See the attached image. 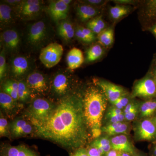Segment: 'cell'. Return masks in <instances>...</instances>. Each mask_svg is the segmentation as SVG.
<instances>
[{"label":"cell","mask_w":156,"mask_h":156,"mask_svg":"<svg viewBox=\"0 0 156 156\" xmlns=\"http://www.w3.org/2000/svg\"><path fill=\"white\" fill-rule=\"evenodd\" d=\"M34 126L35 136L72 150L83 147L90 134L84 117L82 94L74 92L59 99L48 119Z\"/></svg>","instance_id":"1"},{"label":"cell","mask_w":156,"mask_h":156,"mask_svg":"<svg viewBox=\"0 0 156 156\" xmlns=\"http://www.w3.org/2000/svg\"><path fill=\"white\" fill-rule=\"evenodd\" d=\"M82 94L84 117L88 128L91 131L101 129L109 102L106 95L94 83L88 85Z\"/></svg>","instance_id":"2"},{"label":"cell","mask_w":156,"mask_h":156,"mask_svg":"<svg viewBox=\"0 0 156 156\" xmlns=\"http://www.w3.org/2000/svg\"><path fill=\"white\" fill-rule=\"evenodd\" d=\"M50 37V27L44 20H39L27 26L25 40L31 50H41L48 45Z\"/></svg>","instance_id":"3"},{"label":"cell","mask_w":156,"mask_h":156,"mask_svg":"<svg viewBox=\"0 0 156 156\" xmlns=\"http://www.w3.org/2000/svg\"><path fill=\"white\" fill-rule=\"evenodd\" d=\"M56 104L44 98H37L32 101L24 114V118L33 126L43 122L48 119Z\"/></svg>","instance_id":"4"},{"label":"cell","mask_w":156,"mask_h":156,"mask_svg":"<svg viewBox=\"0 0 156 156\" xmlns=\"http://www.w3.org/2000/svg\"><path fill=\"white\" fill-rule=\"evenodd\" d=\"M74 81L67 71L56 73L50 82V92L59 99L74 92Z\"/></svg>","instance_id":"5"},{"label":"cell","mask_w":156,"mask_h":156,"mask_svg":"<svg viewBox=\"0 0 156 156\" xmlns=\"http://www.w3.org/2000/svg\"><path fill=\"white\" fill-rule=\"evenodd\" d=\"M130 95L133 99L138 98L143 100L156 97L155 82L150 70L145 76L134 82Z\"/></svg>","instance_id":"6"},{"label":"cell","mask_w":156,"mask_h":156,"mask_svg":"<svg viewBox=\"0 0 156 156\" xmlns=\"http://www.w3.org/2000/svg\"><path fill=\"white\" fill-rule=\"evenodd\" d=\"M25 81L31 97L45 96L50 92V82L47 76L41 73L31 72L27 76Z\"/></svg>","instance_id":"7"},{"label":"cell","mask_w":156,"mask_h":156,"mask_svg":"<svg viewBox=\"0 0 156 156\" xmlns=\"http://www.w3.org/2000/svg\"><path fill=\"white\" fill-rule=\"evenodd\" d=\"M132 128L136 141L151 143L156 141V125L152 119L135 120Z\"/></svg>","instance_id":"8"},{"label":"cell","mask_w":156,"mask_h":156,"mask_svg":"<svg viewBox=\"0 0 156 156\" xmlns=\"http://www.w3.org/2000/svg\"><path fill=\"white\" fill-rule=\"evenodd\" d=\"M63 53L62 45L53 42L42 48L40 52L39 58L46 67L51 68L60 62Z\"/></svg>","instance_id":"9"},{"label":"cell","mask_w":156,"mask_h":156,"mask_svg":"<svg viewBox=\"0 0 156 156\" xmlns=\"http://www.w3.org/2000/svg\"><path fill=\"white\" fill-rule=\"evenodd\" d=\"M93 83L100 87L103 91L111 104L120 97L128 94L123 87L106 80L95 79L93 80Z\"/></svg>","instance_id":"10"},{"label":"cell","mask_w":156,"mask_h":156,"mask_svg":"<svg viewBox=\"0 0 156 156\" xmlns=\"http://www.w3.org/2000/svg\"><path fill=\"white\" fill-rule=\"evenodd\" d=\"M30 60L27 57L18 56L11 60L10 65V73L14 80H18L28 75L31 70Z\"/></svg>","instance_id":"11"},{"label":"cell","mask_w":156,"mask_h":156,"mask_svg":"<svg viewBox=\"0 0 156 156\" xmlns=\"http://www.w3.org/2000/svg\"><path fill=\"white\" fill-rule=\"evenodd\" d=\"M1 42L6 52L13 54L19 50L21 39L16 30L9 29L1 33Z\"/></svg>","instance_id":"12"},{"label":"cell","mask_w":156,"mask_h":156,"mask_svg":"<svg viewBox=\"0 0 156 156\" xmlns=\"http://www.w3.org/2000/svg\"><path fill=\"white\" fill-rule=\"evenodd\" d=\"M27 120L23 118H17L10 124L9 130L11 137L16 138L34 134V127L30 122Z\"/></svg>","instance_id":"13"},{"label":"cell","mask_w":156,"mask_h":156,"mask_svg":"<svg viewBox=\"0 0 156 156\" xmlns=\"http://www.w3.org/2000/svg\"><path fill=\"white\" fill-rule=\"evenodd\" d=\"M69 5L63 2L62 0L50 2L48 7V12L53 21L56 23L66 19L69 11Z\"/></svg>","instance_id":"14"},{"label":"cell","mask_w":156,"mask_h":156,"mask_svg":"<svg viewBox=\"0 0 156 156\" xmlns=\"http://www.w3.org/2000/svg\"><path fill=\"white\" fill-rule=\"evenodd\" d=\"M112 149L114 150L126 152L133 155L137 150L134 147L127 134H120L111 136Z\"/></svg>","instance_id":"15"},{"label":"cell","mask_w":156,"mask_h":156,"mask_svg":"<svg viewBox=\"0 0 156 156\" xmlns=\"http://www.w3.org/2000/svg\"><path fill=\"white\" fill-rule=\"evenodd\" d=\"M15 8V15L23 20H29L36 18L41 14L44 9L43 5L25 6L20 4Z\"/></svg>","instance_id":"16"},{"label":"cell","mask_w":156,"mask_h":156,"mask_svg":"<svg viewBox=\"0 0 156 156\" xmlns=\"http://www.w3.org/2000/svg\"><path fill=\"white\" fill-rule=\"evenodd\" d=\"M130 123L124 122L106 124L101 127V132L110 137L120 134L128 135L131 131Z\"/></svg>","instance_id":"17"},{"label":"cell","mask_w":156,"mask_h":156,"mask_svg":"<svg viewBox=\"0 0 156 156\" xmlns=\"http://www.w3.org/2000/svg\"><path fill=\"white\" fill-rule=\"evenodd\" d=\"M1 156H39L35 152L24 145L1 147Z\"/></svg>","instance_id":"18"},{"label":"cell","mask_w":156,"mask_h":156,"mask_svg":"<svg viewBox=\"0 0 156 156\" xmlns=\"http://www.w3.org/2000/svg\"><path fill=\"white\" fill-rule=\"evenodd\" d=\"M76 8V14L79 19L83 22H88L100 15V9L81 2Z\"/></svg>","instance_id":"19"},{"label":"cell","mask_w":156,"mask_h":156,"mask_svg":"<svg viewBox=\"0 0 156 156\" xmlns=\"http://www.w3.org/2000/svg\"><path fill=\"white\" fill-rule=\"evenodd\" d=\"M156 113V97L143 100L140 102L139 114L137 119H151Z\"/></svg>","instance_id":"20"},{"label":"cell","mask_w":156,"mask_h":156,"mask_svg":"<svg viewBox=\"0 0 156 156\" xmlns=\"http://www.w3.org/2000/svg\"><path fill=\"white\" fill-rule=\"evenodd\" d=\"M66 62L69 69H75L80 67L84 62L83 53L82 50L77 48H72L67 53Z\"/></svg>","instance_id":"21"},{"label":"cell","mask_w":156,"mask_h":156,"mask_svg":"<svg viewBox=\"0 0 156 156\" xmlns=\"http://www.w3.org/2000/svg\"><path fill=\"white\" fill-rule=\"evenodd\" d=\"M17 101L3 92L0 93V105L2 109L9 117H12L17 111Z\"/></svg>","instance_id":"22"},{"label":"cell","mask_w":156,"mask_h":156,"mask_svg":"<svg viewBox=\"0 0 156 156\" xmlns=\"http://www.w3.org/2000/svg\"><path fill=\"white\" fill-rule=\"evenodd\" d=\"M57 30L59 36L66 41H69L75 37V27L68 20L58 23Z\"/></svg>","instance_id":"23"},{"label":"cell","mask_w":156,"mask_h":156,"mask_svg":"<svg viewBox=\"0 0 156 156\" xmlns=\"http://www.w3.org/2000/svg\"><path fill=\"white\" fill-rule=\"evenodd\" d=\"M14 11L11 6L2 3L0 5V23L1 28H5L14 21Z\"/></svg>","instance_id":"24"},{"label":"cell","mask_w":156,"mask_h":156,"mask_svg":"<svg viewBox=\"0 0 156 156\" xmlns=\"http://www.w3.org/2000/svg\"><path fill=\"white\" fill-rule=\"evenodd\" d=\"M131 9L132 8L130 6L116 4L109 9V16L112 20L115 22L130 14Z\"/></svg>","instance_id":"25"},{"label":"cell","mask_w":156,"mask_h":156,"mask_svg":"<svg viewBox=\"0 0 156 156\" xmlns=\"http://www.w3.org/2000/svg\"><path fill=\"white\" fill-rule=\"evenodd\" d=\"M97 40L98 43L105 49L111 47L115 41V32L113 27H108L97 35Z\"/></svg>","instance_id":"26"},{"label":"cell","mask_w":156,"mask_h":156,"mask_svg":"<svg viewBox=\"0 0 156 156\" xmlns=\"http://www.w3.org/2000/svg\"><path fill=\"white\" fill-rule=\"evenodd\" d=\"M105 52V48L99 43L94 44L87 50L85 61L87 63L97 61L103 57Z\"/></svg>","instance_id":"27"},{"label":"cell","mask_w":156,"mask_h":156,"mask_svg":"<svg viewBox=\"0 0 156 156\" xmlns=\"http://www.w3.org/2000/svg\"><path fill=\"white\" fill-rule=\"evenodd\" d=\"M107 27L106 22L101 15L93 18L87 23V27L91 30L96 35Z\"/></svg>","instance_id":"28"},{"label":"cell","mask_w":156,"mask_h":156,"mask_svg":"<svg viewBox=\"0 0 156 156\" xmlns=\"http://www.w3.org/2000/svg\"><path fill=\"white\" fill-rule=\"evenodd\" d=\"M18 88L17 90L18 101L22 102L28 101L31 97L30 90L26 83L25 80H18Z\"/></svg>","instance_id":"29"},{"label":"cell","mask_w":156,"mask_h":156,"mask_svg":"<svg viewBox=\"0 0 156 156\" xmlns=\"http://www.w3.org/2000/svg\"><path fill=\"white\" fill-rule=\"evenodd\" d=\"M90 145L102 149L105 154L112 149L110 137L106 135L95 138Z\"/></svg>","instance_id":"30"},{"label":"cell","mask_w":156,"mask_h":156,"mask_svg":"<svg viewBox=\"0 0 156 156\" xmlns=\"http://www.w3.org/2000/svg\"><path fill=\"white\" fill-rule=\"evenodd\" d=\"M144 14L150 23L156 22V0H149L145 2Z\"/></svg>","instance_id":"31"},{"label":"cell","mask_w":156,"mask_h":156,"mask_svg":"<svg viewBox=\"0 0 156 156\" xmlns=\"http://www.w3.org/2000/svg\"><path fill=\"white\" fill-rule=\"evenodd\" d=\"M18 81L14 79H9L4 83L2 86V92L8 94L11 97H16L17 94Z\"/></svg>","instance_id":"32"},{"label":"cell","mask_w":156,"mask_h":156,"mask_svg":"<svg viewBox=\"0 0 156 156\" xmlns=\"http://www.w3.org/2000/svg\"><path fill=\"white\" fill-rule=\"evenodd\" d=\"M0 135L1 137L6 136L9 138L11 136L8 121L4 117L2 112H1L0 117Z\"/></svg>","instance_id":"33"},{"label":"cell","mask_w":156,"mask_h":156,"mask_svg":"<svg viewBox=\"0 0 156 156\" xmlns=\"http://www.w3.org/2000/svg\"><path fill=\"white\" fill-rule=\"evenodd\" d=\"M6 50L3 48L0 53V79L2 80L7 72V65L6 60Z\"/></svg>","instance_id":"34"},{"label":"cell","mask_w":156,"mask_h":156,"mask_svg":"<svg viewBox=\"0 0 156 156\" xmlns=\"http://www.w3.org/2000/svg\"><path fill=\"white\" fill-rule=\"evenodd\" d=\"M133 98H131V95L129 94L124 95L119 98L118 100L111 104L112 105H114L117 108L123 111L124 108L128 104Z\"/></svg>","instance_id":"35"},{"label":"cell","mask_w":156,"mask_h":156,"mask_svg":"<svg viewBox=\"0 0 156 156\" xmlns=\"http://www.w3.org/2000/svg\"><path fill=\"white\" fill-rule=\"evenodd\" d=\"M140 102H139V103L131 112L126 114H124L126 122H134L137 119L139 114Z\"/></svg>","instance_id":"36"},{"label":"cell","mask_w":156,"mask_h":156,"mask_svg":"<svg viewBox=\"0 0 156 156\" xmlns=\"http://www.w3.org/2000/svg\"><path fill=\"white\" fill-rule=\"evenodd\" d=\"M126 122L125 120V115L124 114L116 115L112 116L107 117V118H103L102 124L103 122H105L104 125L106 124H111L117 122Z\"/></svg>","instance_id":"37"},{"label":"cell","mask_w":156,"mask_h":156,"mask_svg":"<svg viewBox=\"0 0 156 156\" xmlns=\"http://www.w3.org/2000/svg\"><path fill=\"white\" fill-rule=\"evenodd\" d=\"M75 37L80 41L86 44L93 43L81 30L79 25L75 27Z\"/></svg>","instance_id":"38"},{"label":"cell","mask_w":156,"mask_h":156,"mask_svg":"<svg viewBox=\"0 0 156 156\" xmlns=\"http://www.w3.org/2000/svg\"><path fill=\"white\" fill-rule=\"evenodd\" d=\"M123 113H124L123 110L117 108L114 105H112L111 106L108 107V108L106 110L103 118H107V117L116 115L122 114Z\"/></svg>","instance_id":"39"},{"label":"cell","mask_w":156,"mask_h":156,"mask_svg":"<svg viewBox=\"0 0 156 156\" xmlns=\"http://www.w3.org/2000/svg\"><path fill=\"white\" fill-rule=\"evenodd\" d=\"M107 2L108 1L103 0H85L82 1V2L101 9V7H103L106 4Z\"/></svg>","instance_id":"40"},{"label":"cell","mask_w":156,"mask_h":156,"mask_svg":"<svg viewBox=\"0 0 156 156\" xmlns=\"http://www.w3.org/2000/svg\"><path fill=\"white\" fill-rule=\"evenodd\" d=\"M80 26L81 30L92 42H94L95 40H97V35L94 34L91 30L87 27H84L81 26Z\"/></svg>","instance_id":"41"},{"label":"cell","mask_w":156,"mask_h":156,"mask_svg":"<svg viewBox=\"0 0 156 156\" xmlns=\"http://www.w3.org/2000/svg\"><path fill=\"white\" fill-rule=\"evenodd\" d=\"M88 156H103L100 153L97 148L89 146L87 149Z\"/></svg>","instance_id":"42"},{"label":"cell","mask_w":156,"mask_h":156,"mask_svg":"<svg viewBox=\"0 0 156 156\" xmlns=\"http://www.w3.org/2000/svg\"><path fill=\"white\" fill-rule=\"evenodd\" d=\"M70 156H88L87 149L81 147L75 151Z\"/></svg>","instance_id":"43"},{"label":"cell","mask_w":156,"mask_h":156,"mask_svg":"<svg viewBox=\"0 0 156 156\" xmlns=\"http://www.w3.org/2000/svg\"><path fill=\"white\" fill-rule=\"evenodd\" d=\"M113 2L116 4L128 6L134 5L137 3V1H134V0H114L113 1Z\"/></svg>","instance_id":"44"},{"label":"cell","mask_w":156,"mask_h":156,"mask_svg":"<svg viewBox=\"0 0 156 156\" xmlns=\"http://www.w3.org/2000/svg\"><path fill=\"white\" fill-rule=\"evenodd\" d=\"M22 1L20 0H5L3 1V3L7 4L11 7H14L16 8L18 5L20 4Z\"/></svg>","instance_id":"45"},{"label":"cell","mask_w":156,"mask_h":156,"mask_svg":"<svg viewBox=\"0 0 156 156\" xmlns=\"http://www.w3.org/2000/svg\"><path fill=\"white\" fill-rule=\"evenodd\" d=\"M149 155L150 156H156V141L151 143L149 147Z\"/></svg>","instance_id":"46"},{"label":"cell","mask_w":156,"mask_h":156,"mask_svg":"<svg viewBox=\"0 0 156 156\" xmlns=\"http://www.w3.org/2000/svg\"><path fill=\"white\" fill-rule=\"evenodd\" d=\"M147 30L154 37L156 40V22L150 24Z\"/></svg>","instance_id":"47"},{"label":"cell","mask_w":156,"mask_h":156,"mask_svg":"<svg viewBox=\"0 0 156 156\" xmlns=\"http://www.w3.org/2000/svg\"><path fill=\"white\" fill-rule=\"evenodd\" d=\"M121 152L112 149L108 152L105 156H118L120 154Z\"/></svg>","instance_id":"48"},{"label":"cell","mask_w":156,"mask_h":156,"mask_svg":"<svg viewBox=\"0 0 156 156\" xmlns=\"http://www.w3.org/2000/svg\"><path fill=\"white\" fill-rule=\"evenodd\" d=\"M132 156H147V155L145 153L137 150Z\"/></svg>","instance_id":"49"},{"label":"cell","mask_w":156,"mask_h":156,"mask_svg":"<svg viewBox=\"0 0 156 156\" xmlns=\"http://www.w3.org/2000/svg\"><path fill=\"white\" fill-rule=\"evenodd\" d=\"M150 70L152 73L153 75L154 76V79L156 85V69L154 68L151 67V68Z\"/></svg>","instance_id":"50"},{"label":"cell","mask_w":156,"mask_h":156,"mask_svg":"<svg viewBox=\"0 0 156 156\" xmlns=\"http://www.w3.org/2000/svg\"><path fill=\"white\" fill-rule=\"evenodd\" d=\"M151 67H153L156 69V53L155 54L154 56Z\"/></svg>","instance_id":"51"},{"label":"cell","mask_w":156,"mask_h":156,"mask_svg":"<svg viewBox=\"0 0 156 156\" xmlns=\"http://www.w3.org/2000/svg\"><path fill=\"white\" fill-rule=\"evenodd\" d=\"M133 155H131V154L128 153L121 152V156H132Z\"/></svg>","instance_id":"52"},{"label":"cell","mask_w":156,"mask_h":156,"mask_svg":"<svg viewBox=\"0 0 156 156\" xmlns=\"http://www.w3.org/2000/svg\"><path fill=\"white\" fill-rule=\"evenodd\" d=\"M62 1H63V2L65 3L66 5H69L72 2V1H71V0H62Z\"/></svg>","instance_id":"53"},{"label":"cell","mask_w":156,"mask_h":156,"mask_svg":"<svg viewBox=\"0 0 156 156\" xmlns=\"http://www.w3.org/2000/svg\"><path fill=\"white\" fill-rule=\"evenodd\" d=\"M154 121V122L156 125V113L154 115V116L152 118H151Z\"/></svg>","instance_id":"54"},{"label":"cell","mask_w":156,"mask_h":156,"mask_svg":"<svg viewBox=\"0 0 156 156\" xmlns=\"http://www.w3.org/2000/svg\"><path fill=\"white\" fill-rule=\"evenodd\" d=\"M118 156H121V153H120V154H119V155Z\"/></svg>","instance_id":"55"}]
</instances>
